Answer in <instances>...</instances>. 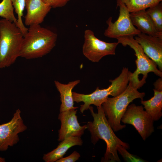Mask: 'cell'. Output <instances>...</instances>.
Instances as JSON below:
<instances>
[{
    "instance_id": "6da1fadb",
    "label": "cell",
    "mask_w": 162,
    "mask_h": 162,
    "mask_svg": "<svg viewBox=\"0 0 162 162\" xmlns=\"http://www.w3.org/2000/svg\"><path fill=\"white\" fill-rule=\"evenodd\" d=\"M97 113L94 112L92 106H90L89 109L93 118V122H89L87 124V128L91 134V141L95 145L100 139L106 143V149L101 162H121L117 153L118 146L121 145L128 149L129 145L115 135L107 120L102 106L97 107Z\"/></svg>"
},
{
    "instance_id": "7a4b0ae2",
    "label": "cell",
    "mask_w": 162,
    "mask_h": 162,
    "mask_svg": "<svg viewBox=\"0 0 162 162\" xmlns=\"http://www.w3.org/2000/svg\"><path fill=\"white\" fill-rule=\"evenodd\" d=\"M57 34L40 25L29 26L24 36L20 57L29 59L49 53L56 45Z\"/></svg>"
},
{
    "instance_id": "3957f363",
    "label": "cell",
    "mask_w": 162,
    "mask_h": 162,
    "mask_svg": "<svg viewBox=\"0 0 162 162\" xmlns=\"http://www.w3.org/2000/svg\"><path fill=\"white\" fill-rule=\"evenodd\" d=\"M144 92H140L129 81L126 89L118 95L108 98L102 104L107 120L114 131L121 130L126 127L121 123V119L130 103L134 99L143 100Z\"/></svg>"
},
{
    "instance_id": "277c9868",
    "label": "cell",
    "mask_w": 162,
    "mask_h": 162,
    "mask_svg": "<svg viewBox=\"0 0 162 162\" xmlns=\"http://www.w3.org/2000/svg\"><path fill=\"white\" fill-rule=\"evenodd\" d=\"M0 68L9 67L20 57L23 35L16 24L0 20Z\"/></svg>"
},
{
    "instance_id": "5b68a950",
    "label": "cell",
    "mask_w": 162,
    "mask_h": 162,
    "mask_svg": "<svg viewBox=\"0 0 162 162\" xmlns=\"http://www.w3.org/2000/svg\"><path fill=\"white\" fill-rule=\"evenodd\" d=\"M119 44L123 46H129L135 52L136 68L131 73L129 81L137 89L141 87L146 83L148 74L152 72L160 77H162V71L157 68L156 64L144 52L140 45L134 36H127L117 38Z\"/></svg>"
},
{
    "instance_id": "8992f818",
    "label": "cell",
    "mask_w": 162,
    "mask_h": 162,
    "mask_svg": "<svg viewBox=\"0 0 162 162\" xmlns=\"http://www.w3.org/2000/svg\"><path fill=\"white\" fill-rule=\"evenodd\" d=\"M129 81L128 74L122 71L118 77L109 80L111 84L106 88L100 89L98 87L93 92L88 94L72 92L73 100L77 103L81 102L84 103L80 108V112L83 113L89 109L91 105L100 106L109 95L115 97L120 94L126 88Z\"/></svg>"
},
{
    "instance_id": "52a82bcc",
    "label": "cell",
    "mask_w": 162,
    "mask_h": 162,
    "mask_svg": "<svg viewBox=\"0 0 162 162\" xmlns=\"http://www.w3.org/2000/svg\"><path fill=\"white\" fill-rule=\"evenodd\" d=\"M117 6L119 8V14L117 20L112 22L110 17L106 21L107 28L104 32V35L110 38L137 35L141 32L135 27L131 22L130 12L125 4L120 0H117Z\"/></svg>"
},
{
    "instance_id": "ba28073f",
    "label": "cell",
    "mask_w": 162,
    "mask_h": 162,
    "mask_svg": "<svg viewBox=\"0 0 162 162\" xmlns=\"http://www.w3.org/2000/svg\"><path fill=\"white\" fill-rule=\"evenodd\" d=\"M121 121L132 125L144 140L154 131V121L142 105L136 106L134 104L129 105Z\"/></svg>"
},
{
    "instance_id": "9c48e42d",
    "label": "cell",
    "mask_w": 162,
    "mask_h": 162,
    "mask_svg": "<svg viewBox=\"0 0 162 162\" xmlns=\"http://www.w3.org/2000/svg\"><path fill=\"white\" fill-rule=\"evenodd\" d=\"M84 40L82 51L83 55L93 62H98L103 57L107 55H115L117 42L108 43L97 38L94 32L90 29L85 31Z\"/></svg>"
},
{
    "instance_id": "30bf717a",
    "label": "cell",
    "mask_w": 162,
    "mask_h": 162,
    "mask_svg": "<svg viewBox=\"0 0 162 162\" xmlns=\"http://www.w3.org/2000/svg\"><path fill=\"white\" fill-rule=\"evenodd\" d=\"M21 113L17 109L10 121L0 125V151H5L17 143L20 140L18 134L27 129Z\"/></svg>"
},
{
    "instance_id": "8fae6325",
    "label": "cell",
    "mask_w": 162,
    "mask_h": 162,
    "mask_svg": "<svg viewBox=\"0 0 162 162\" xmlns=\"http://www.w3.org/2000/svg\"><path fill=\"white\" fill-rule=\"evenodd\" d=\"M76 110L71 109L60 112L58 118L61 125L58 131L59 141L70 136L81 137L87 129V125L81 126L79 124L76 115L77 110Z\"/></svg>"
},
{
    "instance_id": "7c38bea8",
    "label": "cell",
    "mask_w": 162,
    "mask_h": 162,
    "mask_svg": "<svg viewBox=\"0 0 162 162\" xmlns=\"http://www.w3.org/2000/svg\"><path fill=\"white\" fill-rule=\"evenodd\" d=\"M134 38L141 46L145 53L162 71V38L140 33Z\"/></svg>"
},
{
    "instance_id": "4fadbf2b",
    "label": "cell",
    "mask_w": 162,
    "mask_h": 162,
    "mask_svg": "<svg viewBox=\"0 0 162 162\" xmlns=\"http://www.w3.org/2000/svg\"><path fill=\"white\" fill-rule=\"evenodd\" d=\"M25 2L27 12L24 23L26 26L41 23L52 8L42 0H25Z\"/></svg>"
},
{
    "instance_id": "5bb4252c",
    "label": "cell",
    "mask_w": 162,
    "mask_h": 162,
    "mask_svg": "<svg viewBox=\"0 0 162 162\" xmlns=\"http://www.w3.org/2000/svg\"><path fill=\"white\" fill-rule=\"evenodd\" d=\"M130 16L132 24L141 33L162 38V32L157 30L146 10L130 13Z\"/></svg>"
},
{
    "instance_id": "9a60e30c",
    "label": "cell",
    "mask_w": 162,
    "mask_h": 162,
    "mask_svg": "<svg viewBox=\"0 0 162 162\" xmlns=\"http://www.w3.org/2000/svg\"><path fill=\"white\" fill-rule=\"evenodd\" d=\"M80 82V80H79L70 81L67 84L62 83L56 80L54 81L55 85L60 94L61 104L60 108V112L71 109H76L78 108L74 106V101L72 96V90Z\"/></svg>"
},
{
    "instance_id": "2e32d148",
    "label": "cell",
    "mask_w": 162,
    "mask_h": 162,
    "mask_svg": "<svg viewBox=\"0 0 162 162\" xmlns=\"http://www.w3.org/2000/svg\"><path fill=\"white\" fill-rule=\"evenodd\" d=\"M83 143L80 137L70 136L61 141L57 147L44 154L43 159L46 162H55L63 157L68 150L75 146H81Z\"/></svg>"
},
{
    "instance_id": "e0dca14e",
    "label": "cell",
    "mask_w": 162,
    "mask_h": 162,
    "mask_svg": "<svg viewBox=\"0 0 162 162\" xmlns=\"http://www.w3.org/2000/svg\"><path fill=\"white\" fill-rule=\"evenodd\" d=\"M154 96L147 100H141L144 109L154 121L158 120L162 116V90L153 89Z\"/></svg>"
},
{
    "instance_id": "ac0fdd59",
    "label": "cell",
    "mask_w": 162,
    "mask_h": 162,
    "mask_svg": "<svg viewBox=\"0 0 162 162\" xmlns=\"http://www.w3.org/2000/svg\"><path fill=\"white\" fill-rule=\"evenodd\" d=\"M129 12L133 13L146 10L162 2V0H120Z\"/></svg>"
},
{
    "instance_id": "d6986e66",
    "label": "cell",
    "mask_w": 162,
    "mask_h": 162,
    "mask_svg": "<svg viewBox=\"0 0 162 162\" xmlns=\"http://www.w3.org/2000/svg\"><path fill=\"white\" fill-rule=\"evenodd\" d=\"M157 30L162 32V3L161 2L146 10Z\"/></svg>"
},
{
    "instance_id": "ffe728a7",
    "label": "cell",
    "mask_w": 162,
    "mask_h": 162,
    "mask_svg": "<svg viewBox=\"0 0 162 162\" xmlns=\"http://www.w3.org/2000/svg\"><path fill=\"white\" fill-rule=\"evenodd\" d=\"M17 15L16 26L20 29L24 36L27 32L28 28L26 27L22 21V16L25 8V0H10Z\"/></svg>"
},
{
    "instance_id": "44dd1931",
    "label": "cell",
    "mask_w": 162,
    "mask_h": 162,
    "mask_svg": "<svg viewBox=\"0 0 162 162\" xmlns=\"http://www.w3.org/2000/svg\"><path fill=\"white\" fill-rule=\"evenodd\" d=\"M14 9L10 0H2L0 3V16L14 23L16 26L17 19L15 16Z\"/></svg>"
},
{
    "instance_id": "7402d4cb",
    "label": "cell",
    "mask_w": 162,
    "mask_h": 162,
    "mask_svg": "<svg viewBox=\"0 0 162 162\" xmlns=\"http://www.w3.org/2000/svg\"><path fill=\"white\" fill-rule=\"evenodd\" d=\"M124 147L119 145L117 148V152L121 154L124 161L132 162H145L146 161L140 157L129 153Z\"/></svg>"
},
{
    "instance_id": "603a6c76",
    "label": "cell",
    "mask_w": 162,
    "mask_h": 162,
    "mask_svg": "<svg viewBox=\"0 0 162 162\" xmlns=\"http://www.w3.org/2000/svg\"><path fill=\"white\" fill-rule=\"evenodd\" d=\"M52 8H56L64 6L70 0H42Z\"/></svg>"
},
{
    "instance_id": "cb8c5ba5",
    "label": "cell",
    "mask_w": 162,
    "mask_h": 162,
    "mask_svg": "<svg viewBox=\"0 0 162 162\" xmlns=\"http://www.w3.org/2000/svg\"><path fill=\"white\" fill-rule=\"evenodd\" d=\"M80 157V154L76 151L74 152L65 158H62L56 162H74L78 160Z\"/></svg>"
},
{
    "instance_id": "d4e9b609",
    "label": "cell",
    "mask_w": 162,
    "mask_h": 162,
    "mask_svg": "<svg viewBox=\"0 0 162 162\" xmlns=\"http://www.w3.org/2000/svg\"><path fill=\"white\" fill-rule=\"evenodd\" d=\"M154 88L162 90V77L158 79L154 83Z\"/></svg>"
},
{
    "instance_id": "484cf974",
    "label": "cell",
    "mask_w": 162,
    "mask_h": 162,
    "mask_svg": "<svg viewBox=\"0 0 162 162\" xmlns=\"http://www.w3.org/2000/svg\"><path fill=\"white\" fill-rule=\"evenodd\" d=\"M5 159L0 156V162H5Z\"/></svg>"
},
{
    "instance_id": "4316f807",
    "label": "cell",
    "mask_w": 162,
    "mask_h": 162,
    "mask_svg": "<svg viewBox=\"0 0 162 162\" xmlns=\"http://www.w3.org/2000/svg\"></svg>"
}]
</instances>
